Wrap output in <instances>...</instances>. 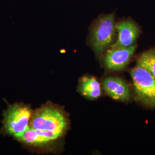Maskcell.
Returning <instances> with one entry per match:
<instances>
[{"mask_svg": "<svg viewBox=\"0 0 155 155\" xmlns=\"http://www.w3.org/2000/svg\"><path fill=\"white\" fill-rule=\"evenodd\" d=\"M68 125L64 112L52 105L44 106L37 110L29 122V127L32 129L51 131L61 136L67 130Z\"/></svg>", "mask_w": 155, "mask_h": 155, "instance_id": "6da1fadb", "label": "cell"}, {"mask_svg": "<svg viewBox=\"0 0 155 155\" xmlns=\"http://www.w3.org/2000/svg\"><path fill=\"white\" fill-rule=\"evenodd\" d=\"M130 74L137 100L147 107L155 108V78L137 65L130 70Z\"/></svg>", "mask_w": 155, "mask_h": 155, "instance_id": "7a4b0ae2", "label": "cell"}, {"mask_svg": "<svg viewBox=\"0 0 155 155\" xmlns=\"http://www.w3.org/2000/svg\"><path fill=\"white\" fill-rule=\"evenodd\" d=\"M31 116V110L27 106L9 105L3 113V130L15 137L28 129Z\"/></svg>", "mask_w": 155, "mask_h": 155, "instance_id": "3957f363", "label": "cell"}, {"mask_svg": "<svg viewBox=\"0 0 155 155\" xmlns=\"http://www.w3.org/2000/svg\"><path fill=\"white\" fill-rule=\"evenodd\" d=\"M114 15L110 14L102 17L98 21L93 29L91 42L97 54H101L109 47L115 35Z\"/></svg>", "mask_w": 155, "mask_h": 155, "instance_id": "277c9868", "label": "cell"}, {"mask_svg": "<svg viewBox=\"0 0 155 155\" xmlns=\"http://www.w3.org/2000/svg\"><path fill=\"white\" fill-rule=\"evenodd\" d=\"M136 46L108 50L105 56V64L108 69L114 71L122 70L129 63L135 51Z\"/></svg>", "mask_w": 155, "mask_h": 155, "instance_id": "5b68a950", "label": "cell"}, {"mask_svg": "<svg viewBox=\"0 0 155 155\" xmlns=\"http://www.w3.org/2000/svg\"><path fill=\"white\" fill-rule=\"evenodd\" d=\"M116 28L118 31V38L116 42L111 45V49L131 46L140 32L137 25L132 21L119 22L116 25Z\"/></svg>", "mask_w": 155, "mask_h": 155, "instance_id": "8992f818", "label": "cell"}, {"mask_svg": "<svg viewBox=\"0 0 155 155\" xmlns=\"http://www.w3.org/2000/svg\"><path fill=\"white\" fill-rule=\"evenodd\" d=\"M103 88L113 99L127 101L130 99V87L125 81L118 77H109L104 79Z\"/></svg>", "mask_w": 155, "mask_h": 155, "instance_id": "52a82bcc", "label": "cell"}, {"mask_svg": "<svg viewBox=\"0 0 155 155\" xmlns=\"http://www.w3.org/2000/svg\"><path fill=\"white\" fill-rule=\"evenodd\" d=\"M61 136V134L55 132L29 127L26 131L17 136L15 138L27 144L41 145L47 144Z\"/></svg>", "mask_w": 155, "mask_h": 155, "instance_id": "ba28073f", "label": "cell"}, {"mask_svg": "<svg viewBox=\"0 0 155 155\" xmlns=\"http://www.w3.org/2000/svg\"><path fill=\"white\" fill-rule=\"evenodd\" d=\"M79 90L81 94L90 99L98 98L101 95L100 84L93 77L82 78L79 82Z\"/></svg>", "mask_w": 155, "mask_h": 155, "instance_id": "9c48e42d", "label": "cell"}, {"mask_svg": "<svg viewBox=\"0 0 155 155\" xmlns=\"http://www.w3.org/2000/svg\"><path fill=\"white\" fill-rule=\"evenodd\" d=\"M137 66L145 69L155 78V48L141 54L137 59Z\"/></svg>", "mask_w": 155, "mask_h": 155, "instance_id": "30bf717a", "label": "cell"}]
</instances>
